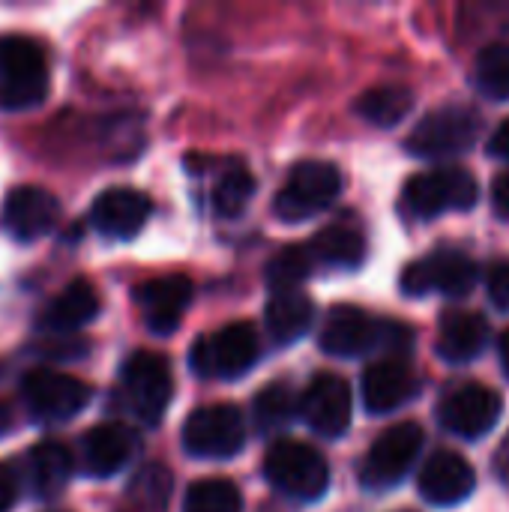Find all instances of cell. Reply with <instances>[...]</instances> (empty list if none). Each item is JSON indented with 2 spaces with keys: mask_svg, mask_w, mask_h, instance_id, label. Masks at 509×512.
Segmentation results:
<instances>
[{
  "mask_svg": "<svg viewBox=\"0 0 509 512\" xmlns=\"http://www.w3.org/2000/svg\"><path fill=\"white\" fill-rule=\"evenodd\" d=\"M414 333L393 321H378L357 306H336L321 327V348L333 357H363L375 348L408 351Z\"/></svg>",
  "mask_w": 509,
  "mask_h": 512,
  "instance_id": "6da1fadb",
  "label": "cell"
},
{
  "mask_svg": "<svg viewBox=\"0 0 509 512\" xmlns=\"http://www.w3.org/2000/svg\"><path fill=\"white\" fill-rule=\"evenodd\" d=\"M48 63L36 39L21 33L0 36V108L24 111L45 99Z\"/></svg>",
  "mask_w": 509,
  "mask_h": 512,
  "instance_id": "7a4b0ae2",
  "label": "cell"
},
{
  "mask_svg": "<svg viewBox=\"0 0 509 512\" xmlns=\"http://www.w3.org/2000/svg\"><path fill=\"white\" fill-rule=\"evenodd\" d=\"M480 135V114L468 105H444L429 111L408 135V150L420 159H444L468 153Z\"/></svg>",
  "mask_w": 509,
  "mask_h": 512,
  "instance_id": "3957f363",
  "label": "cell"
},
{
  "mask_svg": "<svg viewBox=\"0 0 509 512\" xmlns=\"http://www.w3.org/2000/svg\"><path fill=\"white\" fill-rule=\"evenodd\" d=\"M264 471L279 492L300 501L321 498L330 483V468L324 456L303 441H276L267 450Z\"/></svg>",
  "mask_w": 509,
  "mask_h": 512,
  "instance_id": "277c9868",
  "label": "cell"
},
{
  "mask_svg": "<svg viewBox=\"0 0 509 512\" xmlns=\"http://www.w3.org/2000/svg\"><path fill=\"white\" fill-rule=\"evenodd\" d=\"M342 192V174L333 162H300L291 168L288 183L276 195V216L285 222H303L330 207Z\"/></svg>",
  "mask_w": 509,
  "mask_h": 512,
  "instance_id": "5b68a950",
  "label": "cell"
},
{
  "mask_svg": "<svg viewBox=\"0 0 509 512\" xmlns=\"http://www.w3.org/2000/svg\"><path fill=\"white\" fill-rule=\"evenodd\" d=\"M258 360V333L246 321L225 324L222 330L192 345V369L201 378H240Z\"/></svg>",
  "mask_w": 509,
  "mask_h": 512,
  "instance_id": "8992f818",
  "label": "cell"
},
{
  "mask_svg": "<svg viewBox=\"0 0 509 512\" xmlns=\"http://www.w3.org/2000/svg\"><path fill=\"white\" fill-rule=\"evenodd\" d=\"M480 198V186L465 168H435L408 180L405 204L417 216H441L447 210H471Z\"/></svg>",
  "mask_w": 509,
  "mask_h": 512,
  "instance_id": "52a82bcc",
  "label": "cell"
},
{
  "mask_svg": "<svg viewBox=\"0 0 509 512\" xmlns=\"http://www.w3.org/2000/svg\"><path fill=\"white\" fill-rule=\"evenodd\" d=\"M120 387H123L129 411L147 426H156L162 420V414L171 402V393H174L168 363L150 351H135L126 360V366L120 372Z\"/></svg>",
  "mask_w": 509,
  "mask_h": 512,
  "instance_id": "ba28073f",
  "label": "cell"
},
{
  "mask_svg": "<svg viewBox=\"0 0 509 512\" xmlns=\"http://www.w3.org/2000/svg\"><path fill=\"white\" fill-rule=\"evenodd\" d=\"M243 417L231 405H207L183 423V447L195 459H231L243 450Z\"/></svg>",
  "mask_w": 509,
  "mask_h": 512,
  "instance_id": "9c48e42d",
  "label": "cell"
},
{
  "mask_svg": "<svg viewBox=\"0 0 509 512\" xmlns=\"http://www.w3.org/2000/svg\"><path fill=\"white\" fill-rule=\"evenodd\" d=\"M477 285V264L456 249H438L402 273V291L408 297H426L432 291H441L447 297H468Z\"/></svg>",
  "mask_w": 509,
  "mask_h": 512,
  "instance_id": "30bf717a",
  "label": "cell"
},
{
  "mask_svg": "<svg viewBox=\"0 0 509 512\" xmlns=\"http://www.w3.org/2000/svg\"><path fill=\"white\" fill-rule=\"evenodd\" d=\"M423 450V429L417 423H399L393 429H387L369 450L360 480L366 489L384 492L393 489L405 480V474L411 471V465L417 462Z\"/></svg>",
  "mask_w": 509,
  "mask_h": 512,
  "instance_id": "8fae6325",
  "label": "cell"
},
{
  "mask_svg": "<svg viewBox=\"0 0 509 512\" xmlns=\"http://www.w3.org/2000/svg\"><path fill=\"white\" fill-rule=\"evenodd\" d=\"M21 396L27 408L33 411V417L60 423V420L81 414V408L90 402V387L63 372L33 369L21 381Z\"/></svg>",
  "mask_w": 509,
  "mask_h": 512,
  "instance_id": "7c38bea8",
  "label": "cell"
},
{
  "mask_svg": "<svg viewBox=\"0 0 509 512\" xmlns=\"http://www.w3.org/2000/svg\"><path fill=\"white\" fill-rule=\"evenodd\" d=\"M300 414L306 426L324 438L345 435L351 426V387L333 372L315 375L300 399Z\"/></svg>",
  "mask_w": 509,
  "mask_h": 512,
  "instance_id": "4fadbf2b",
  "label": "cell"
},
{
  "mask_svg": "<svg viewBox=\"0 0 509 512\" xmlns=\"http://www.w3.org/2000/svg\"><path fill=\"white\" fill-rule=\"evenodd\" d=\"M501 396L483 384H468L450 393L441 405V426L459 438L477 441L489 435L501 420Z\"/></svg>",
  "mask_w": 509,
  "mask_h": 512,
  "instance_id": "5bb4252c",
  "label": "cell"
},
{
  "mask_svg": "<svg viewBox=\"0 0 509 512\" xmlns=\"http://www.w3.org/2000/svg\"><path fill=\"white\" fill-rule=\"evenodd\" d=\"M60 219L57 198L42 186H15L3 201V228L15 240H39Z\"/></svg>",
  "mask_w": 509,
  "mask_h": 512,
  "instance_id": "9a60e30c",
  "label": "cell"
},
{
  "mask_svg": "<svg viewBox=\"0 0 509 512\" xmlns=\"http://www.w3.org/2000/svg\"><path fill=\"white\" fill-rule=\"evenodd\" d=\"M189 300H192V282L180 273L150 279L138 285L135 291V303L144 312V324L156 336H171L180 327V318Z\"/></svg>",
  "mask_w": 509,
  "mask_h": 512,
  "instance_id": "2e32d148",
  "label": "cell"
},
{
  "mask_svg": "<svg viewBox=\"0 0 509 512\" xmlns=\"http://www.w3.org/2000/svg\"><path fill=\"white\" fill-rule=\"evenodd\" d=\"M150 198L138 189H126V186H117V189H105L93 207H90V222L99 234L105 237H114V240H129L135 237L147 216H150Z\"/></svg>",
  "mask_w": 509,
  "mask_h": 512,
  "instance_id": "e0dca14e",
  "label": "cell"
},
{
  "mask_svg": "<svg viewBox=\"0 0 509 512\" xmlns=\"http://www.w3.org/2000/svg\"><path fill=\"white\" fill-rule=\"evenodd\" d=\"M420 495L435 504V507H456L462 504L474 486H477V474L468 465V459H462L453 450H441L435 453L426 468L420 471Z\"/></svg>",
  "mask_w": 509,
  "mask_h": 512,
  "instance_id": "ac0fdd59",
  "label": "cell"
},
{
  "mask_svg": "<svg viewBox=\"0 0 509 512\" xmlns=\"http://www.w3.org/2000/svg\"><path fill=\"white\" fill-rule=\"evenodd\" d=\"M135 450H138V438L132 429L120 423H99L81 441L84 471L90 477H111L129 465Z\"/></svg>",
  "mask_w": 509,
  "mask_h": 512,
  "instance_id": "d6986e66",
  "label": "cell"
},
{
  "mask_svg": "<svg viewBox=\"0 0 509 512\" xmlns=\"http://www.w3.org/2000/svg\"><path fill=\"white\" fill-rule=\"evenodd\" d=\"M414 396L417 381L408 372V366L396 357L372 363L363 372V405L369 408V414H390Z\"/></svg>",
  "mask_w": 509,
  "mask_h": 512,
  "instance_id": "ffe728a7",
  "label": "cell"
},
{
  "mask_svg": "<svg viewBox=\"0 0 509 512\" xmlns=\"http://www.w3.org/2000/svg\"><path fill=\"white\" fill-rule=\"evenodd\" d=\"M99 312V294L87 279H72L42 312V330L75 333L90 324Z\"/></svg>",
  "mask_w": 509,
  "mask_h": 512,
  "instance_id": "44dd1931",
  "label": "cell"
},
{
  "mask_svg": "<svg viewBox=\"0 0 509 512\" xmlns=\"http://www.w3.org/2000/svg\"><path fill=\"white\" fill-rule=\"evenodd\" d=\"M315 321V306L312 300L297 288V291H273L264 309V324L267 333L276 345H291L309 333Z\"/></svg>",
  "mask_w": 509,
  "mask_h": 512,
  "instance_id": "7402d4cb",
  "label": "cell"
},
{
  "mask_svg": "<svg viewBox=\"0 0 509 512\" xmlns=\"http://www.w3.org/2000/svg\"><path fill=\"white\" fill-rule=\"evenodd\" d=\"M489 339V324L474 312H447L441 318L438 354L447 363H471Z\"/></svg>",
  "mask_w": 509,
  "mask_h": 512,
  "instance_id": "603a6c76",
  "label": "cell"
},
{
  "mask_svg": "<svg viewBox=\"0 0 509 512\" xmlns=\"http://www.w3.org/2000/svg\"><path fill=\"white\" fill-rule=\"evenodd\" d=\"M69 474H72V456L66 447L45 441L27 453V480H30L33 495L39 498H54L57 492H63V486L69 483Z\"/></svg>",
  "mask_w": 509,
  "mask_h": 512,
  "instance_id": "cb8c5ba5",
  "label": "cell"
},
{
  "mask_svg": "<svg viewBox=\"0 0 509 512\" xmlns=\"http://www.w3.org/2000/svg\"><path fill=\"white\" fill-rule=\"evenodd\" d=\"M354 108L372 126H396V123H402L411 114L414 93L408 87H402V84H381V87L366 90L357 99Z\"/></svg>",
  "mask_w": 509,
  "mask_h": 512,
  "instance_id": "d4e9b609",
  "label": "cell"
},
{
  "mask_svg": "<svg viewBox=\"0 0 509 512\" xmlns=\"http://www.w3.org/2000/svg\"><path fill=\"white\" fill-rule=\"evenodd\" d=\"M309 249H312L315 261L345 267V270L360 267L366 258V240L354 228H342V225H330V228L318 231L312 237Z\"/></svg>",
  "mask_w": 509,
  "mask_h": 512,
  "instance_id": "484cf974",
  "label": "cell"
},
{
  "mask_svg": "<svg viewBox=\"0 0 509 512\" xmlns=\"http://www.w3.org/2000/svg\"><path fill=\"white\" fill-rule=\"evenodd\" d=\"M474 84L495 102L509 99V42H492L480 51L474 66Z\"/></svg>",
  "mask_w": 509,
  "mask_h": 512,
  "instance_id": "4316f807",
  "label": "cell"
},
{
  "mask_svg": "<svg viewBox=\"0 0 509 512\" xmlns=\"http://www.w3.org/2000/svg\"><path fill=\"white\" fill-rule=\"evenodd\" d=\"M183 512H243V498L231 480L207 477L186 492Z\"/></svg>",
  "mask_w": 509,
  "mask_h": 512,
  "instance_id": "83f0119b",
  "label": "cell"
},
{
  "mask_svg": "<svg viewBox=\"0 0 509 512\" xmlns=\"http://www.w3.org/2000/svg\"><path fill=\"white\" fill-rule=\"evenodd\" d=\"M315 267V255L309 246H285L267 264V282L273 291H297L300 282L309 279Z\"/></svg>",
  "mask_w": 509,
  "mask_h": 512,
  "instance_id": "f1b7e54d",
  "label": "cell"
},
{
  "mask_svg": "<svg viewBox=\"0 0 509 512\" xmlns=\"http://www.w3.org/2000/svg\"><path fill=\"white\" fill-rule=\"evenodd\" d=\"M174 480L162 465L141 468L129 483V501L138 512H162L171 498Z\"/></svg>",
  "mask_w": 509,
  "mask_h": 512,
  "instance_id": "f546056e",
  "label": "cell"
},
{
  "mask_svg": "<svg viewBox=\"0 0 509 512\" xmlns=\"http://www.w3.org/2000/svg\"><path fill=\"white\" fill-rule=\"evenodd\" d=\"M297 411H300V402L294 399V393L285 384H273V387L261 390L255 396V405H252L255 423L264 432H273V429L288 426Z\"/></svg>",
  "mask_w": 509,
  "mask_h": 512,
  "instance_id": "4dcf8cb0",
  "label": "cell"
},
{
  "mask_svg": "<svg viewBox=\"0 0 509 512\" xmlns=\"http://www.w3.org/2000/svg\"><path fill=\"white\" fill-rule=\"evenodd\" d=\"M252 195H255L252 174L246 168H234V171H228L216 183V189H213V210L219 216H225V219H234V216H240L249 207Z\"/></svg>",
  "mask_w": 509,
  "mask_h": 512,
  "instance_id": "1f68e13d",
  "label": "cell"
},
{
  "mask_svg": "<svg viewBox=\"0 0 509 512\" xmlns=\"http://www.w3.org/2000/svg\"><path fill=\"white\" fill-rule=\"evenodd\" d=\"M489 297L498 309L509 312V264H498L489 276Z\"/></svg>",
  "mask_w": 509,
  "mask_h": 512,
  "instance_id": "d6a6232c",
  "label": "cell"
},
{
  "mask_svg": "<svg viewBox=\"0 0 509 512\" xmlns=\"http://www.w3.org/2000/svg\"><path fill=\"white\" fill-rule=\"evenodd\" d=\"M492 204H495V210L504 219H509V174L495 177V183H492Z\"/></svg>",
  "mask_w": 509,
  "mask_h": 512,
  "instance_id": "836d02e7",
  "label": "cell"
},
{
  "mask_svg": "<svg viewBox=\"0 0 509 512\" xmlns=\"http://www.w3.org/2000/svg\"><path fill=\"white\" fill-rule=\"evenodd\" d=\"M15 504V477L6 465H0V512H9Z\"/></svg>",
  "mask_w": 509,
  "mask_h": 512,
  "instance_id": "e575fe53",
  "label": "cell"
},
{
  "mask_svg": "<svg viewBox=\"0 0 509 512\" xmlns=\"http://www.w3.org/2000/svg\"><path fill=\"white\" fill-rule=\"evenodd\" d=\"M489 150H492V156L509 162V117L495 129V135H492V141H489Z\"/></svg>",
  "mask_w": 509,
  "mask_h": 512,
  "instance_id": "d590c367",
  "label": "cell"
},
{
  "mask_svg": "<svg viewBox=\"0 0 509 512\" xmlns=\"http://www.w3.org/2000/svg\"><path fill=\"white\" fill-rule=\"evenodd\" d=\"M495 471H498V477H501V480L509 486V435H507V441L501 444L498 456H495Z\"/></svg>",
  "mask_w": 509,
  "mask_h": 512,
  "instance_id": "8d00e7d4",
  "label": "cell"
},
{
  "mask_svg": "<svg viewBox=\"0 0 509 512\" xmlns=\"http://www.w3.org/2000/svg\"><path fill=\"white\" fill-rule=\"evenodd\" d=\"M501 363H504V372L509 375V330L501 336Z\"/></svg>",
  "mask_w": 509,
  "mask_h": 512,
  "instance_id": "74e56055",
  "label": "cell"
}]
</instances>
